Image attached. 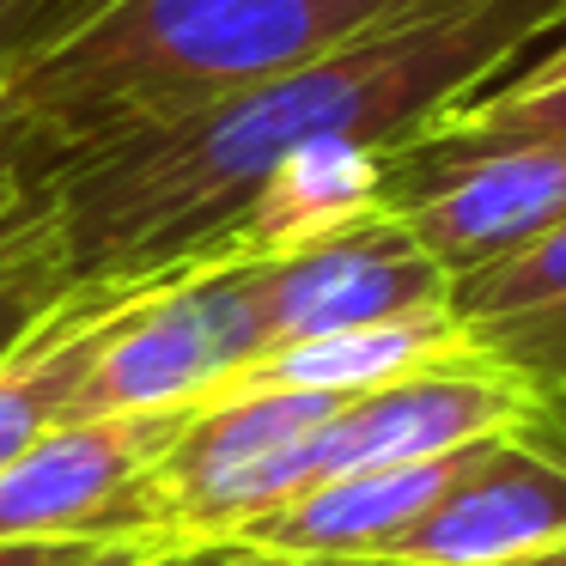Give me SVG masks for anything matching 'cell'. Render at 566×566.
Instances as JSON below:
<instances>
[{
	"label": "cell",
	"mask_w": 566,
	"mask_h": 566,
	"mask_svg": "<svg viewBox=\"0 0 566 566\" xmlns=\"http://www.w3.org/2000/svg\"><path fill=\"white\" fill-rule=\"evenodd\" d=\"M554 31H566V0H457L196 111L74 140L50 177L67 274L140 281L184 269L281 153L323 135L402 147L432 111L512 74Z\"/></svg>",
	"instance_id": "cell-1"
},
{
	"label": "cell",
	"mask_w": 566,
	"mask_h": 566,
	"mask_svg": "<svg viewBox=\"0 0 566 566\" xmlns=\"http://www.w3.org/2000/svg\"><path fill=\"white\" fill-rule=\"evenodd\" d=\"M457 0H98L13 74L74 147L244 92L286 67Z\"/></svg>",
	"instance_id": "cell-2"
},
{
	"label": "cell",
	"mask_w": 566,
	"mask_h": 566,
	"mask_svg": "<svg viewBox=\"0 0 566 566\" xmlns=\"http://www.w3.org/2000/svg\"><path fill=\"white\" fill-rule=\"evenodd\" d=\"M256 354L262 323L256 293H250V262H184V269H165L111 323V335L74 390L67 420L201 408Z\"/></svg>",
	"instance_id": "cell-3"
},
{
	"label": "cell",
	"mask_w": 566,
	"mask_h": 566,
	"mask_svg": "<svg viewBox=\"0 0 566 566\" xmlns=\"http://www.w3.org/2000/svg\"><path fill=\"white\" fill-rule=\"evenodd\" d=\"M384 213L457 286L566 226V147L402 140L384 165Z\"/></svg>",
	"instance_id": "cell-4"
},
{
	"label": "cell",
	"mask_w": 566,
	"mask_h": 566,
	"mask_svg": "<svg viewBox=\"0 0 566 566\" xmlns=\"http://www.w3.org/2000/svg\"><path fill=\"white\" fill-rule=\"evenodd\" d=\"M542 408L517 390L505 371H493L488 359H457V366H427L408 371L396 384L359 390L347 402H335L269 475L250 488L244 517L274 512V505L298 500V493L323 488L342 475H366V469H396V463H427V457L463 451L493 432H512L524 420H536ZM232 530V536H238Z\"/></svg>",
	"instance_id": "cell-5"
},
{
	"label": "cell",
	"mask_w": 566,
	"mask_h": 566,
	"mask_svg": "<svg viewBox=\"0 0 566 566\" xmlns=\"http://www.w3.org/2000/svg\"><path fill=\"white\" fill-rule=\"evenodd\" d=\"M196 408L62 420L0 469V542H147V481Z\"/></svg>",
	"instance_id": "cell-6"
},
{
	"label": "cell",
	"mask_w": 566,
	"mask_h": 566,
	"mask_svg": "<svg viewBox=\"0 0 566 566\" xmlns=\"http://www.w3.org/2000/svg\"><path fill=\"white\" fill-rule=\"evenodd\" d=\"M554 548H566V420L536 415L481 444L475 469L378 566H512Z\"/></svg>",
	"instance_id": "cell-7"
},
{
	"label": "cell",
	"mask_w": 566,
	"mask_h": 566,
	"mask_svg": "<svg viewBox=\"0 0 566 566\" xmlns=\"http://www.w3.org/2000/svg\"><path fill=\"white\" fill-rule=\"evenodd\" d=\"M250 293H256L262 354L305 342V335L359 329V323H390L451 305V281L439 274V262L390 213H371V220L317 238L293 256L250 262Z\"/></svg>",
	"instance_id": "cell-8"
},
{
	"label": "cell",
	"mask_w": 566,
	"mask_h": 566,
	"mask_svg": "<svg viewBox=\"0 0 566 566\" xmlns=\"http://www.w3.org/2000/svg\"><path fill=\"white\" fill-rule=\"evenodd\" d=\"M493 439H500V432H493ZM481 444L427 457V463H396V469H366V475L323 481V488L274 505V512L250 517V524L238 530V542L269 548V554H293V560L378 566L384 548H390L402 530H415L420 517L475 469Z\"/></svg>",
	"instance_id": "cell-9"
},
{
	"label": "cell",
	"mask_w": 566,
	"mask_h": 566,
	"mask_svg": "<svg viewBox=\"0 0 566 566\" xmlns=\"http://www.w3.org/2000/svg\"><path fill=\"white\" fill-rule=\"evenodd\" d=\"M384 165H390V147L347 140V135H323V140L281 153L262 171V184L250 189V201L226 220V232L201 256L274 262L329 232L371 220V213H384Z\"/></svg>",
	"instance_id": "cell-10"
},
{
	"label": "cell",
	"mask_w": 566,
	"mask_h": 566,
	"mask_svg": "<svg viewBox=\"0 0 566 566\" xmlns=\"http://www.w3.org/2000/svg\"><path fill=\"white\" fill-rule=\"evenodd\" d=\"M451 317L493 371L566 420V226L451 286Z\"/></svg>",
	"instance_id": "cell-11"
},
{
	"label": "cell",
	"mask_w": 566,
	"mask_h": 566,
	"mask_svg": "<svg viewBox=\"0 0 566 566\" xmlns=\"http://www.w3.org/2000/svg\"><path fill=\"white\" fill-rule=\"evenodd\" d=\"M159 274L140 281H74L50 305V317L0 359V469L19 463L50 427H62L92 354L104 347L111 323L135 305Z\"/></svg>",
	"instance_id": "cell-12"
},
{
	"label": "cell",
	"mask_w": 566,
	"mask_h": 566,
	"mask_svg": "<svg viewBox=\"0 0 566 566\" xmlns=\"http://www.w3.org/2000/svg\"><path fill=\"white\" fill-rule=\"evenodd\" d=\"M457 359H481V354L469 347V335L451 317V305H439V311H415V317L359 323V329H329V335H305V342L269 347L220 396L298 390V396H335V402H347L359 390H378V384H396V378L427 371V366H457Z\"/></svg>",
	"instance_id": "cell-13"
},
{
	"label": "cell",
	"mask_w": 566,
	"mask_h": 566,
	"mask_svg": "<svg viewBox=\"0 0 566 566\" xmlns=\"http://www.w3.org/2000/svg\"><path fill=\"white\" fill-rule=\"evenodd\" d=\"M408 140H548L566 147V31L548 38V55L488 80L481 92L432 111Z\"/></svg>",
	"instance_id": "cell-14"
},
{
	"label": "cell",
	"mask_w": 566,
	"mask_h": 566,
	"mask_svg": "<svg viewBox=\"0 0 566 566\" xmlns=\"http://www.w3.org/2000/svg\"><path fill=\"white\" fill-rule=\"evenodd\" d=\"M62 153H67V140L55 135V123L43 111H31L13 92V80H7L0 86V256L62 232L55 196H50V177L62 165Z\"/></svg>",
	"instance_id": "cell-15"
},
{
	"label": "cell",
	"mask_w": 566,
	"mask_h": 566,
	"mask_svg": "<svg viewBox=\"0 0 566 566\" xmlns=\"http://www.w3.org/2000/svg\"><path fill=\"white\" fill-rule=\"evenodd\" d=\"M67 286H74V274H67L62 232L38 238V244L13 250V256H0V359L50 317V305Z\"/></svg>",
	"instance_id": "cell-16"
},
{
	"label": "cell",
	"mask_w": 566,
	"mask_h": 566,
	"mask_svg": "<svg viewBox=\"0 0 566 566\" xmlns=\"http://www.w3.org/2000/svg\"><path fill=\"white\" fill-rule=\"evenodd\" d=\"M140 566H342V560H293V554H269V548H250L238 536H220V542H171V548H153Z\"/></svg>",
	"instance_id": "cell-17"
},
{
	"label": "cell",
	"mask_w": 566,
	"mask_h": 566,
	"mask_svg": "<svg viewBox=\"0 0 566 566\" xmlns=\"http://www.w3.org/2000/svg\"><path fill=\"white\" fill-rule=\"evenodd\" d=\"M147 542H0V566H111Z\"/></svg>",
	"instance_id": "cell-18"
},
{
	"label": "cell",
	"mask_w": 566,
	"mask_h": 566,
	"mask_svg": "<svg viewBox=\"0 0 566 566\" xmlns=\"http://www.w3.org/2000/svg\"><path fill=\"white\" fill-rule=\"evenodd\" d=\"M512 566H566V548H554V554H536V560H512Z\"/></svg>",
	"instance_id": "cell-19"
},
{
	"label": "cell",
	"mask_w": 566,
	"mask_h": 566,
	"mask_svg": "<svg viewBox=\"0 0 566 566\" xmlns=\"http://www.w3.org/2000/svg\"><path fill=\"white\" fill-rule=\"evenodd\" d=\"M147 554H153V548H140V554H128V560H111V566H140V560H147Z\"/></svg>",
	"instance_id": "cell-20"
}]
</instances>
